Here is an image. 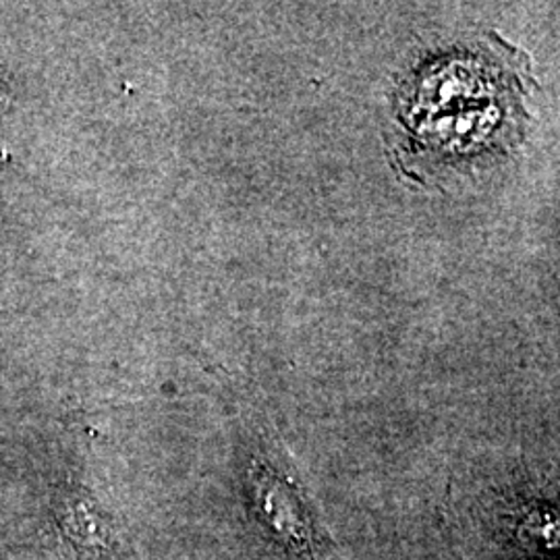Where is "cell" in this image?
Listing matches in <instances>:
<instances>
[{
    "instance_id": "cell-1",
    "label": "cell",
    "mask_w": 560,
    "mask_h": 560,
    "mask_svg": "<svg viewBox=\"0 0 560 560\" xmlns=\"http://www.w3.org/2000/svg\"><path fill=\"white\" fill-rule=\"evenodd\" d=\"M529 75V59L499 38L421 67L399 94L400 164L430 173L515 143Z\"/></svg>"
},
{
    "instance_id": "cell-2",
    "label": "cell",
    "mask_w": 560,
    "mask_h": 560,
    "mask_svg": "<svg viewBox=\"0 0 560 560\" xmlns=\"http://www.w3.org/2000/svg\"><path fill=\"white\" fill-rule=\"evenodd\" d=\"M7 161V154H4V152H2V150H0V164H2V162Z\"/></svg>"
}]
</instances>
